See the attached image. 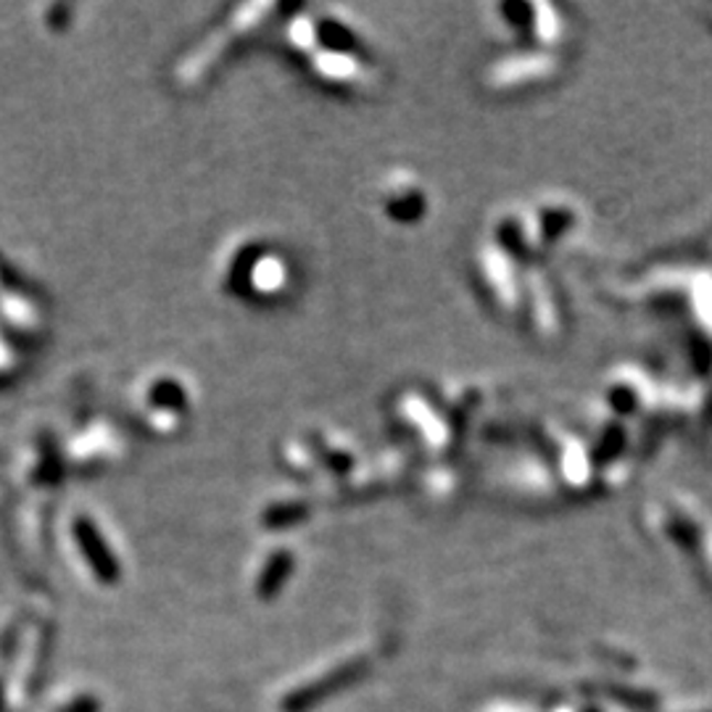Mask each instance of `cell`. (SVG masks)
Returning <instances> with one entry per match:
<instances>
[{
	"mask_svg": "<svg viewBox=\"0 0 712 712\" xmlns=\"http://www.w3.org/2000/svg\"><path fill=\"white\" fill-rule=\"evenodd\" d=\"M74 536H77L79 549H83L87 562H90L93 573H96L104 583L117 581L119 565L117 560H114V554L109 552V547H106L104 539L98 536L96 526H93L90 520H83V517H79V520L74 522Z\"/></svg>",
	"mask_w": 712,
	"mask_h": 712,
	"instance_id": "1",
	"label": "cell"
},
{
	"mask_svg": "<svg viewBox=\"0 0 712 712\" xmlns=\"http://www.w3.org/2000/svg\"><path fill=\"white\" fill-rule=\"evenodd\" d=\"M288 570H291V557H288V554H274L272 560L267 562L265 573H261L259 594H261V596H267V600H270V596L278 594L280 583L285 581Z\"/></svg>",
	"mask_w": 712,
	"mask_h": 712,
	"instance_id": "2",
	"label": "cell"
},
{
	"mask_svg": "<svg viewBox=\"0 0 712 712\" xmlns=\"http://www.w3.org/2000/svg\"><path fill=\"white\" fill-rule=\"evenodd\" d=\"M69 712H96V702L90 700H79Z\"/></svg>",
	"mask_w": 712,
	"mask_h": 712,
	"instance_id": "3",
	"label": "cell"
}]
</instances>
